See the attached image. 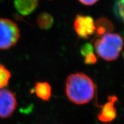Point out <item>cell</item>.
Masks as SVG:
<instances>
[{"label": "cell", "mask_w": 124, "mask_h": 124, "mask_svg": "<svg viewBox=\"0 0 124 124\" xmlns=\"http://www.w3.org/2000/svg\"><path fill=\"white\" fill-rule=\"evenodd\" d=\"M94 82L86 74L75 73L70 75L66 81V94L69 100L76 105H84L94 97Z\"/></svg>", "instance_id": "6da1fadb"}, {"label": "cell", "mask_w": 124, "mask_h": 124, "mask_svg": "<svg viewBox=\"0 0 124 124\" xmlns=\"http://www.w3.org/2000/svg\"><path fill=\"white\" fill-rule=\"evenodd\" d=\"M123 47V40L118 34L108 33L96 40L94 48L98 56L108 62L118 58Z\"/></svg>", "instance_id": "7a4b0ae2"}, {"label": "cell", "mask_w": 124, "mask_h": 124, "mask_svg": "<svg viewBox=\"0 0 124 124\" xmlns=\"http://www.w3.org/2000/svg\"><path fill=\"white\" fill-rule=\"evenodd\" d=\"M20 37L17 25L7 18H0V50L8 49L15 46Z\"/></svg>", "instance_id": "3957f363"}, {"label": "cell", "mask_w": 124, "mask_h": 124, "mask_svg": "<svg viewBox=\"0 0 124 124\" xmlns=\"http://www.w3.org/2000/svg\"><path fill=\"white\" fill-rule=\"evenodd\" d=\"M74 29L79 38L88 39L95 33V21L89 16L78 15L74 20Z\"/></svg>", "instance_id": "277c9868"}, {"label": "cell", "mask_w": 124, "mask_h": 124, "mask_svg": "<svg viewBox=\"0 0 124 124\" xmlns=\"http://www.w3.org/2000/svg\"><path fill=\"white\" fill-rule=\"evenodd\" d=\"M17 106L16 97L12 91L0 90V118H8L15 112Z\"/></svg>", "instance_id": "5b68a950"}, {"label": "cell", "mask_w": 124, "mask_h": 124, "mask_svg": "<svg viewBox=\"0 0 124 124\" xmlns=\"http://www.w3.org/2000/svg\"><path fill=\"white\" fill-rule=\"evenodd\" d=\"M117 100V97L115 95L108 97V101L102 106L100 112L98 114L99 120L103 122H110L116 118L117 110L115 103Z\"/></svg>", "instance_id": "8992f818"}, {"label": "cell", "mask_w": 124, "mask_h": 124, "mask_svg": "<svg viewBox=\"0 0 124 124\" xmlns=\"http://www.w3.org/2000/svg\"><path fill=\"white\" fill-rule=\"evenodd\" d=\"M39 0H15L14 5L18 13L23 16L32 14L38 7Z\"/></svg>", "instance_id": "52a82bcc"}, {"label": "cell", "mask_w": 124, "mask_h": 124, "mask_svg": "<svg viewBox=\"0 0 124 124\" xmlns=\"http://www.w3.org/2000/svg\"><path fill=\"white\" fill-rule=\"evenodd\" d=\"M95 33L97 36H102L108 33H111L114 28L113 23L106 18H100L95 22Z\"/></svg>", "instance_id": "ba28073f"}, {"label": "cell", "mask_w": 124, "mask_h": 124, "mask_svg": "<svg viewBox=\"0 0 124 124\" xmlns=\"http://www.w3.org/2000/svg\"><path fill=\"white\" fill-rule=\"evenodd\" d=\"M35 90L37 96L44 101H47L51 98L52 90L50 85L47 82H37Z\"/></svg>", "instance_id": "9c48e42d"}, {"label": "cell", "mask_w": 124, "mask_h": 124, "mask_svg": "<svg viewBox=\"0 0 124 124\" xmlns=\"http://www.w3.org/2000/svg\"><path fill=\"white\" fill-rule=\"evenodd\" d=\"M54 23V18L51 14L44 12L40 14L37 18V23L40 28L45 29H50Z\"/></svg>", "instance_id": "30bf717a"}, {"label": "cell", "mask_w": 124, "mask_h": 124, "mask_svg": "<svg viewBox=\"0 0 124 124\" xmlns=\"http://www.w3.org/2000/svg\"><path fill=\"white\" fill-rule=\"evenodd\" d=\"M11 78V73L4 65L0 64V89L7 87Z\"/></svg>", "instance_id": "8fae6325"}, {"label": "cell", "mask_w": 124, "mask_h": 124, "mask_svg": "<svg viewBox=\"0 0 124 124\" xmlns=\"http://www.w3.org/2000/svg\"><path fill=\"white\" fill-rule=\"evenodd\" d=\"M124 0H116L113 8L116 17L122 22L124 20Z\"/></svg>", "instance_id": "7c38bea8"}, {"label": "cell", "mask_w": 124, "mask_h": 124, "mask_svg": "<svg viewBox=\"0 0 124 124\" xmlns=\"http://www.w3.org/2000/svg\"><path fill=\"white\" fill-rule=\"evenodd\" d=\"M83 56L85 58V63L86 64H94L97 63V57L93 52L86 54Z\"/></svg>", "instance_id": "4fadbf2b"}, {"label": "cell", "mask_w": 124, "mask_h": 124, "mask_svg": "<svg viewBox=\"0 0 124 124\" xmlns=\"http://www.w3.org/2000/svg\"><path fill=\"white\" fill-rule=\"evenodd\" d=\"M82 4L85 5H92L95 4L98 0H79Z\"/></svg>", "instance_id": "5bb4252c"}]
</instances>
